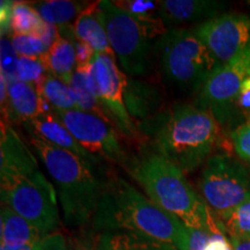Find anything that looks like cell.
<instances>
[{
    "label": "cell",
    "instance_id": "6da1fadb",
    "mask_svg": "<svg viewBox=\"0 0 250 250\" xmlns=\"http://www.w3.org/2000/svg\"><path fill=\"white\" fill-rule=\"evenodd\" d=\"M0 195L2 205L36 226L44 235L57 228V190L42 173L30 148L5 123H1L0 136Z\"/></svg>",
    "mask_w": 250,
    "mask_h": 250
},
{
    "label": "cell",
    "instance_id": "7a4b0ae2",
    "mask_svg": "<svg viewBox=\"0 0 250 250\" xmlns=\"http://www.w3.org/2000/svg\"><path fill=\"white\" fill-rule=\"evenodd\" d=\"M92 227L99 233L130 232L188 250L189 228L179 218L154 204L122 177H109Z\"/></svg>",
    "mask_w": 250,
    "mask_h": 250
},
{
    "label": "cell",
    "instance_id": "3957f363",
    "mask_svg": "<svg viewBox=\"0 0 250 250\" xmlns=\"http://www.w3.org/2000/svg\"><path fill=\"white\" fill-rule=\"evenodd\" d=\"M153 152L180 168L192 171L208 161L219 138V124L210 111L179 103L137 125Z\"/></svg>",
    "mask_w": 250,
    "mask_h": 250
},
{
    "label": "cell",
    "instance_id": "277c9868",
    "mask_svg": "<svg viewBox=\"0 0 250 250\" xmlns=\"http://www.w3.org/2000/svg\"><path fill=\"white\" fill-rule=\"evenodd\" d=\"M127 171L151 201L179 218L188 228L212 233L219 228L215 215L197 195L180 168L153 151L131 158Z\"/></svg>",
    "mask_w": 250,
    "mask_h": 250
},
{
    "label": "cell",
    "instance_id": "5b68a950",
    "mask_svg": "<svg viewBox=\"0 0 250 250\" xmlns=\"http://www.w3.org/2000/svg\"><path fill=\"white\" fill-rule=\"evenodd\" d=\"M29 144L54 181L65 224L80 227L92 221L109 179L101 166L33 137Z\"/></svg>",
    "mask_w": 250,
    "mask_h": 250
},
{
    "label": "cell",
    "instance_id": "8992f818",
    "mask_svg": "<svg viewBox=\"0 0 250 250\" xmlns=\"http://www.w3.org/2000/svg\"><path fill=\"white\" fill-rule=\"evenodd\" d=\"M158 59L166 81L181 92L201 89L220 65L192 29H168L155 41Z\"/></svg>",
    "mask_w": 250,
    "mask_h": 250
},
{
    "label": "cell",
    "instance_id": "52a82bcc",
    "mask_svg": "<svg viewBox=\"0 0 250 250\" xmlns=\"http://www.w3.org/2000/svg\"><path fill=\"white\" fill-rule=\"evenodd\" d=\"M99 12L120 66L130 78L151 72L156 39L147 27L115 1H99Z\"/></svg>",
    "mask_w": 250,
    "mask_h": 250
},
{
    "label": "cell",
    "instance_id": "ba28073f",
    "mask_svg": "<svg viewBox=\"0 0 250 250\" xmlns=\"http://www.w3.org/2000/svg\"><path fill=\"white\" fill-rule=\"evenodd\" d=\"M198 186L203 201L212 213L220 217L250 196V174L233 156L215 154L205 162Z\"/></svg>",
    "mask_w": 250,
    "mask_h": 250
},
{
    "label": "cell",
    "instance_id": "9c48e42d",
    "mask_svg": "<svg viewBox=\"0 0 250 250\" xmlns=\"http://www.w3.org/2000/svg\"><path fill=\"white\" fill-rule=\"evenodd\" d=\"M52 111L90 154L127 168L131 158L120 142L114 126L107 121L77 109Z\"/></svg>",
    "mask_w": 250,
    "mask_h": 250
},
{
    "label": "cell",
    "instance_id": "30bf717a",
    "mask_svg": "<svg viewBox=\"0 0 250 250\" xmlns=\"http://www.w3.org/2000/svg\"><path fill=\"white\" fill-rule=\"evenodd\" d=\"M248 77L250 51L214 68L199 92L198 107L210 111L219 122L227 121L239 99L243 81Z\"/></svg>",
    "mask_w": 250,
    "mask_h": 250
},
{
    "label": "cell",
    "instance_id": "8fae6325",
    "mask_svg": "<svg viewBox=\"0 0 250 250\" xmlns=\"http://www.w3.org/2000/svg\"><path fill=\"white\" fill-rule=\"evenodd\" d=\"M220 64H227L250 51V18L223 14L203 21L192 29Z\"/></svg>",
    "mask_w": 250,
    "mask_h": 250
},
{
    "label": "cell",
    "instance_id": "7c38bea8",
    "mask_svg": "<svg viewBox=\"0 0 250 250\" xmlns=\"http://www.w3.org/2000/svg\"><path fill=\"white\" fill-rule=\"evenodd\" d=\"M92 65L100 102L122 134L137 140L140 137L138 127L130 117L124 103L127 77L117 66L116 57L95 52Z\"/></svg>",
    "mask_w": 250,
    "mask_h": 250
},
{
    "label": "cell",
    "instance_id": "4fadbf2b",
    "mask_svg": "<svg viewBox=\"0 0 250 250\" xmlns=\"http://www.w3.org/2000/svg\"><path fill=\"white\" fill-rule=\"evenodd\" d=\"M23 125L33 138L41 139L56 147L74 153L95 165H102L103 160L86 151L54 111L45 112L34 120L24 122Z\"/></svg>",
    "mask_w": 250,
    "mask_h": 250
},
{
    "label": "cell",
    "instance_id": "5bb4252c",
    "mask_svg": "<svg viewBox=\"0 0 250 250\" xmlns=\"http://www.w3.org/2000/svg\"><path fill=\"white\" fill-rule=\"evenodd\" d=\"M159 15L167 29L201 20H210L218 17L224 4L208 0H164L158 1Z\"/></svg>",
    "mask_w": 250,
    "mask_h": 250
},
{
    "label": "cell",
    "instance_id": "9a60e30c",
    "mask_svg": "<svg viewBox=\"0 0 250 250\" xmlns=\"http://www.w3.org/2000/svg\"><path fill=\"white\" fill-rule=\"evenodd\" d=\"M6 117L17 118L22 123L52 111L50 105L40 96L35 83L12 80L7 83Z\"/></svg>",
    "mask_w": 250,
    "mask_h": 250
},
{
    "label": "cell",
    "instance_id": "2e32d148",
    "mask_svg": "<svg viewBox=\"0 0 250 250\" xmlns=\"http://www.w3.org/2000/svg\"><path fill=\"white\" fill-rule=\"evenodd\" d=\"M125 108L138 125L160 112L162 94L158 87L146 81L127 78L124 89ZM136 123V122H134Z\"/></svg>",
    "mask_w": 250,
    "mask_h": 250
},
{
    "label": "cell",
    "instance_id": "e0dca14e",
    "mask_svg": "<svg viewBox=\"0 0 250 250\" xmlns=\"http://www.w3.org/2000/svg\"><path fill=\"white\" fill-rule=\"evenodd\" d=\"M0 235L1 246L8 248L33 245L45 236L36 226L6 205H1L0 211Z\"/></svg>",
    "mask_w": 250,
    "mask_h": 250
},
{
    "label": "cell",
    "instance_id": "ac0fdd59",
    "mask_svg": "<svg viewBox=\"0 0 250 250\" xmlns=\"http://www.w3.org/2000/svg\"><path fill=\"white\" fill-rule=\"evenodd\" d=\"M73 29L77 39L89 44L95 52L116 57L100 18L99 1L88 5L81 12L74 20Z\"/></svg>",
    "mask_w": 250,
    "mask_h": 250
},
{
    "label": "cell",
    "instance_id": "d6986e66",
    "mask_svg": "<svg viewBox=\"0 0 250 250\" xmlns=\"http://www.w3.org/2000/svg\"><path fill=\"white\" fill-rule=\"evenodd\" d=\"M45 70L70 86L77 68V54L73 43L59 36L42 57Z\"/></svg>",
    "mask_w": 250,
    "mask_h": 250
},
{
    "label": "cell",
    "instance_id": "ffe728a7",
    "mask_svg": "<svg viewBox=\"0 0 250 250\" xmlns=\"http://www.w3.org/2000/svg\"><path fill=\"white\" fill-rule=\"evenodd\" d=\"M95 250H179L176 247L142 234L130 232L100 233Z\"/></svg>",
    "mask_w": 250,
    "mask_h": 250
},
{
    "label": "cell",
    "instance_id": "44dd1931",
    "mask_svg": "<svg viewBox=\"0 0 250 250\" xmlns=\"http://www.w3.org/2000/svg\"><path fill=\"white\" fill-rule=\"evenodd\" d=\"M35 86L41 98L48 103L52 110H78L71 87L57 77L50 73L44 74L35 83Z\"/></svg>",
    "mask_w": 250,
    "mask_h": 250
},
{
    "label": "cell",
    "instance_id": "7402d4cb",
    "mask_svg": "<svg viewBox=\"0 0 250 250\" xmlns=\"http://www.w3.org/2000/svg\"><path fill=\"white\" fill-rule=\"evenodd\" d=\"M43 21L52 26H65L73 19L79 17L88 6V2L70 1V0H49L39 1L33 5Z\"/></svg>",
    "mask_w": 250,
    "mask_h": 250
},
{
    "label": "cell",
    "instance_id": "603a6c76",
    "mask_svg": "<svg viewBox=\"0 0 250 250\" xmlns=\"http://www.w3.org/2000/svg\"><path fill=\"white\" fill-rule=\"evenodd\" d=\"M46 27L39 12L27 2H13L11 29L18 35H35L42 37Z\"/></svg>",
    "mask_w": 250,
    "mask_h": 250
},
{
    "label": "cell",
    "instance_id": "cb8c5ba5",
    "mask_svg": "<svg viewBox=\"0 0 250 250\" xmlns=\"http://www.w3.org/2000/svg\"><path fill=\"white\" fill-rule=\"evenodd\" d=\"M217 218L221 229L227 236L240 235L250 237V196L233 211Z\"/></svg>",
    "mask_w": 250,
    "mask_h": 250
},
{
    "label": "cell",
    "instance_id": "d4e9b609",
    "mask_svg": "<svg viewBox=\"0 0 250 250\" xmlns=\"http://www.w3.org/2000/svg\"><path fill=\"white\" fill-rule=\"evenodd\" d=\"M12 45L19 57L40 58L49 50V46L41 37L35 35H18L12 34Z\"/></svg>",
    "mask_w": 250,
    "mask_h": 250
},
{
    "label": "cell",
    "instance_id": "484cf974",
    "mask_svg": "<svg viewBox=\"0 0 250 250\" xmlns=\"http://www.w3.org/2000/svg\"><path fill=\"white\" fill-rule=\"evenodd\" d=\"M45 67L41 58L19 57L17 64L15 78L17 80L28 83H36L41 78L44 76Z\"/></svg>",
    "mask_w": 250,
    "mask_h": 250
},
{
    "label": "cell",
    "instance_id": "4316f807",
    "mask_svg": "<svg viewBox=\"0 0 250 250\" xmlns=\"http://www.w3.org/2000/svg\"><path fill=\"white\" fill-rule=\"evenodd\" d=\"M0 250H71V247L68 245L66 237L62 234L54 232L43 236L33 245L21 247V248H8V247L1 246Z\"/></svg>",
    "mask_w": 250,
    "mask_h": 250
},
{
    "label": "cell",
    "instance_id": "83f0119b",
    "mask_svg": "<svg viewBox=\"0 0 250 250\" xmlns=\"http://www.w3.org/2000/svg\"><path fill=\"white\" fill-rule=\"evenodd\" d=\"M19 56L12 45L11 39L7 36H1V76H4L7 81L17 80L15 72Z\"/></svg>",
    "mask_w": 250,
    "mask_h": 250
},
{
    "label": "cell",
    "instance_id": "f1b7e54d",
    "mask_svg": "<svg viewBox=\"0 0 250 250\" xmlns=\"http://www.w3.org/2000/svg\"><path fill=\"white\" fill-rule=\"evenodd\" d=\"M230 138L236 154L242 160L250 162V118L233 130Z\"/></svg>",
    "mask_w": 250,
    "mask_h": 250
},
{
    "label": "cell",
    "instance_id": "f546056e",
    "mask_svg": "<svg viewBox=\"0 0 250 250\" xmlns=\"http://www.w3.org/2000/svg\"><path fill=\"white\" fill-rule=\"evenodd\" d=\"M230 248H232V245H230L227 235L221 229V227H219L217 230L210 233V237H208L204 250H230Z\"/></svg>",
    "mask_w": 250,
    "mask_h": 250
},
{
    "label": "cell",
    "instance_id": "4dcf8cb0",
    "mask_svg": "<svg viewBox=\"0 0 250 250\" xmlns=\"http://www.w3.org/2000/svg\"><path fill=\"white\" fill-rule=\"evenodd\" d=\"M72 43H73L74 49H76L78 65L90 64L93 61L94 56H95V51H94L92 46L87 44L85 42H83V41H79L78 39L72 41Z\"/></svg>",
    "mask_w": 250,
    "mask_h": 250
},
{
    "label": "cell",
    "instance_id": "1f68e13d",
    "mask_svg": "<svg viewBox=\"0 0 250 250\" xmlns=\"http://www.w3.org/2000/svg\"><path fill=\"white\" fill-rule=\"evenodd\" d=\"M12 12H13V2L1 1L0 6V19H1V36L7 34L12 22Z\"/></svg>",
    "mask_w": 250,
    "mask_h": 250
},
{
    "label": "cell",
    "instance_id": "d6a6232c",
    "mask_svg": "<svg viewBox=\"0 0 250 250\" xmlns=\"http://www.w3.org/2000/svg\"><path fill=\"white\" fill-rule=\"evenodd\" d=\"M230 245L234 250H250V237L232 235L228 236Z\"/></svg>",
    "mask_w": 250,
    "mask_h": 250
},
{
    "label": "cell",
    "instance_id": "836d02e7",
    "mask_svg": "<svg viewBox=\"0 0 250 250\" xmlns=\"http://www.w3.org/2000/svg\"><path fill=\"white\" fill-rule=\"evenodd\" d=\"M236 104L239 105L240 108L246 109V110L250 109V89L241 90V92H240V95H239V99H237Z\"/></svg>",
    "mask_w": 250,
    "mask_h": 250
},
{
    "label": "cell",
    "instance_id": "e575fe53",
    "mask_svg": "<svg viewBox=\"0 0 250 250\" xmlns=\"http://www.w3.org/2000/svg\"><path fill=\"white\" fill-rule=\"evenodd\" d=\"M81 250H87V249H81ZM93 250H95V249H93Z\"/></svg>",
    "mask_w": 250,
    "mask_h": 250
}]
</instances>
